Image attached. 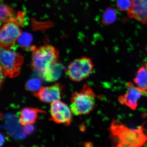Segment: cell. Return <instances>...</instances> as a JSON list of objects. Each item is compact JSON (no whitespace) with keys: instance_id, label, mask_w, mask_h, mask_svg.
Listing matches in <instances>:
<instances>
[{"instance_id":"obj_1","label":"cell","mask_w":147,"mask_h":147,"mask_svg":"<svg viewBox=\"0 0 147 147\" xmlns=\"http://www.w3.org/2000/svg\"><path fill=\"white\" fill-rule=\"evenodd\" d=\"M145 124L137 129H132L120 121L113 120L109 128L112 144L116 147L143 146L147 142V134L143 128Z\"/></svg>"},{"instance_id":"obj_2","label":"cell","mask_w":147,"mask_h":147,"mask_svg":"<svg viewBox=\"0 0 147 147\" xmlns=\"http://www.w3.org/2000/svg\"><path fill=\"white\" fill-rule=\"evenodd\" d=\"M96 95L88 84H85L80 92L73 93L71 97L70 108L73 114L87 115L94 107Z\"/></svg>"},{"instance_id":"obj_3","label":"cell","mask_w":147,"mask_h":147,"mask_svg":"<svg viewBox=\"0 0 147 147\" xmlns=\"http://www.w3.org/2000/svg\"><path fill=\"white\" fill-rule=\"evenodd\" d=\"M57 49L50 45H46L33 51L31 67L40 75L51 64L58 60Z\"/></svg>"},{"instance_id":"obj_4","label":"cell","mask_w":147,"mask_h":147,"mask_svg":"<svg viewBox=\"0 0 147 147\" xmlns=\"http://www.w3.org/2000/svg\"><path fill=\"white\" fill-rule=\"evenodd\" d=\"M24 61L22 55L14 49L1 48V68L3 70L5 76L14 78L18 76L21 72Z\"/></svg>"},{"instance_id":"obj_5","label":"cell","mask_w":147,"mask_h":147,"mask_svg":"<svg viewBox=\"0 0 147 147\" xmlns=\"http://www.w3.org/2000/svg\"><path fill=\"white\" fill-rule=\"evenodd\" d=\"M94 67V65L91 59L83 56L74 60L70 63L66 72L71 80L80 82L89 76Z\"/></svg>"},{"instance_id":"obj_6","label":"cell","mask_w":147,"mask_h":147,"mask_svg":"<svg viewBox=\"0 0 147 147\" xmlns=\"http://www.w3.org/2000/svg\"><path fill=\"white\" fill-rule=\"evenodd\" d=\"M3 24L0 34L1 48L14 49L16 42L22 34L21 29L12 20H9Z\"/></svg>"},{"instance_id":"obj_7","label":"cell","mask_w":147,"mask_h":147,"mask_svg":"<svg viewBox=\"0 0 147 147\" xmlns=\"http://www.w3.org/2000/svg\"><path fill=\"white\" fill-rule=\"evenodd\" d=\"M50 113L49 120L67 126L71 124L73 113L70 108L64 102L58 100L51 103Z\"/></svg>"},{"instance_id":"obj_8","label":"cell","mask_w":147,"mask_h":147,"mask_svg":"<svg viewBox=\"0 0 147 147\" xmlns=\"http://www.w3.org/2000/svg\"><path fill=\"white\" fill-rule=\"evenodd\" d=\"M63 89V86L56 83L48 87H41L39 90L34 92L33 95L42 102L51 103L61 100Z\"/></svg>"},{"instance_id":"obj_9","label":"cell","mask_w":147,"mask_h":147,"mask_svg":"<svg viewBox=\"0 0 147 147\" xmlns=\"http://www.w3.org/2000/svg\"><path fill=\"white\" fill-rule=\"evenodd\" d=\"M127 86V93L123 96L119 97V102L121 104L125 105L130 109L135 110L138 106V101L141 95L147 97V91L142 90L139 87H136L131 82H128Z\"/></svg>"},{"instance_id":"obj_10","label":"cell","mask_w":147,"mask_h":147,"mask_svg":"<svg viewBox=\"0 0 147 147\" xmlns=\"http://www.w3.org/2000/svg\"><path fill=\"white\" fill-rule=\"evenodd\" d=\"M127 13L129 18L147 25V0H131Z\"/></svg>"},{"instance_id":"obj_11","label":"cell","mask_w":147,"mask_h":147,"mask_svg":"<svg viewBox=\"0 0 147 147\" xmlns=\"http://www.w3.org/2000/svg\"><path fill=\"white\" fill-rule=\"evenodd\" d=\"M64 69L63 65L58 60L51 64L40 75L46 82H54L60 78Z\"/></svg>"},{"instance_id":"obj_12","label":"cell","mask_w":147,"mask_h":147,"mask_svg":"<svg viewBox=\"0 0 147 147\" xmlns=\"http://www.w3.org/2000/svg\"><path fill=\"white\" fill-rule=\"evenodd\" d=\"M46 113L45 111L38 108H25L20 112L19 122L22 125L33 124L36 122L39 113Z\"/></svg>"},{"instance_id":"obj_13","label":"cell","mask_w":147,"mask_h":147,"mask_svg":"<svg viewBox=\"0 0 147 147\" xmlns=\"http://www.w3.org/2000/svg\"><path fill=\"white\" fill-rule=\"evenodd\" d=\"M134 81L142 90H147V72L144 67L138 70Z\"/></svg>"},{"instance_id":"obj_14","label":"cell","mask_w":147,"mask_h":147,"mask_svg":"<svg viewBox=\"0 0 147 147\" xmlns=\"http://www.w3.org/2000/svg\"><path fill=\"white\" fill-rule=\"evenodd\" d=\"M117 12L114 9L109 7L107 9L103 14L102 23L106 26L114 23L117 19Z\"/></svg>"},{"instance_id":"obj_15","label":"cell","mask_w":147,"mask_h":147,"mask_svg":"<svg viewBox=\"0 0 147 147\" xmlns=\"http://www.w3.org/2000/svg\"><path fill=\"white\" fill-rule=\"evenodd\" d=\"M33 40L32 35L27 32L22 33L18 38L17 42L20 46L24 49H30L33 51L35 47L31 46Z\"/></svg>"},{"instance_id":"obj_16","label":"cell","mask_w":147,"mask_h":147,"mask_svg":"<svg viewBox=\"0 0 147 147\" xmlns=\"http://www.w3.org/2000/svg\"><path fill=\"white\" fill-rule=\"evenodd\" d=\"M0 10L1 23L3 24L12 18L13 10L8 5L3 3H1Z\"/></svg>"},{"instance_id":"obj_17","label":"cell","mask_w":147,"mask_h":147,"mask_svg":"<svg viewBox=\"0 0 147 147\" xmlns=\"http://www.w3.org/2000/svg\"><path fill=\"white\" fill-rule=\"evenodd\" d=\"M41 80L36 78H32L27 81L26 83L25 89L27 91L35 92L38 91L41 87Z\"/></svg>"},{"instance_id":"obj_18","label":"cell","mask_w":147,"mask_h":147,"mask_svg":"<svg viewBox=\"0 0 147 147\" xmlns=\"http://www.w3.org/2000/svg\"><path fill=\"white\" fill-rule=\"evenodd\" d=\"M131 5V0H117V7L120 11H127Z\"/></svg>"},{"instance_id":"obj_19","label":"cell","mask_w":147,"mask_h":147,"mask_svg":"<svg viewBox=\"0 0 147 147\" xmlns=\"http://www.w3.org/2000/svg\"><path fill=\"white\" fill-rule=\"evenodd\" d=\"M35 129V127L32 124H29L24 126L23 130L25 134L29 135L32 134Z\"/></svg>"},{"instance_id":"obj_20","label":"cell","mask_w":147,"mask_h":147,"mask_svg":"<svg viewBox=\"0 0 147 147\" xmlns=\"http://www.w3.org/2000/svg\"><path fill=\"white\" fill-rule=\"evenodd\" d=\"M5 75L4 74V72H3V70L1 68V88L2 86L3 82H4V76Z\"/></svg>"},{"instance_id":"obj_21","label":"cell","mask_w":147,"mask_h":147,"mask_svg":"<svg viewBox=\"0 0 147 147\" xmlns=\"http://www.w3.org/2000/svg\"><path fill=\"white\" fill-rule=\"evenodd\" d=\"M1 146H3V143L5 142V138L4 136H3L1 134Z\"/></svg>"},{"instance_id":"obj_22","label":"cell","mask_w":147,"mask_h":147,"mask_svg":"<svg viewBox=\"0 0 147 147\" xmlns=\"http://www.w3.org/2000/svg\"><path fill=\"white\" fill-rule=\"evenodd\" d=\"M146 69H147V62L146 64Z\"/></svg>"}]
</instances>
